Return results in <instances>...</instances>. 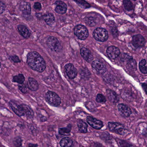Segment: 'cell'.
Wrapping results in <instances>:
<instances>
[{"label":"cell","instance_id":"1","mask_svg":"<svg viewBox=\"0 0 147 147\" xmlns=\"http://www.w3.org/2000/svg\"><path fill=\"white\" fill-rule=\"evenodd\" d=\"M27 63L32 69L42 72L46 68L45 62L41 56L35 51L30 52L27 55Z\"/></svg>","mask_w":147,"mask_h":147},{"label":"cell","instance_id":"2","mask_svg":"<svg viewBox=\"0 0 147 147\" xmlns=\"http://www.w3.org/2000/svg\"><path fill=\"white\" fill-rule=\"evenodd\" d=\"M108 126L110 130L112 132L121 135H124L127 133V130L122 124L118 122H109Z\"/></svg>","mask_w":147,"mask_h":147},{"label":"cell","instance_id":"3","mask_svg":"<svg viewBox=\"0 0 147 147\" xmlns=\"http://www.w3.org/2000/svg\"><path fill=\"white\" fill-rule=\"evenodd\" d=\"M93 36L96 40L101 42H104L108 39L109 34L108 32L105 29L98 28L94 31Z\"/></svg>","mask_w":147,"mask_h":147},{"label":"cell","instance_id":"4","mask_svg":"<svg viewBox=\"0 0 147 147\" xmlns=\"http://www.w3.org/2000/svg\"><path fill=\"white\" fill-rule=\"evenodd\" d=\"M46 99L49 103L53 106H59L61 103V100L59 95L52 91H48L46 93Z\"/></svg>","mask_w":147,"mask_h":147},{"label":"cell","instance_id":"5","mask_svg":"<svg viewBox=\"0 0 147 147\" xmlns=\"http://www.w3.org/2000/svg\"><path fill=\"white\" fill-rule=\"evenodd\" d=\"M9 105L13 112L18 116L22 117L25 116L24 104L19 105L14 100H11L9 102Z\"/></svg>","mask_w":147,"mask_h":147},{"label":"cell","instance_id":"6","mask_svg":"<svg viewBox=\"0 0 147 147\" xmlns=\"http://www.w3.org/2000/svg\"><path fill=\"white\" fill-rule=\"evenodd\" d=\"M75 35L79 39L84 40L86 39L89 35L88 31L87 28L82 25H78L74 29Z\"/></svg>","mask_w":147,"mask_h":147},{"label":"cell","instance_id":"7","mask_svg":"<svg viewBox=\"0 0 147 147\" xmlns=\"http://www.w3.org/2000/svg\"><path fill=\"white\" fill-rule=\"evenodd\" d=\"M47 44L49 48L55 52H58L61 49V46L56 38L50 37L47 40Z\"/></svg>","mask_w":147,"mask_h":147},{"label":"cell","instance_id":"8","mask_svg":"<svg viewBox=\"0 0 147 147\" xmlns=\"http://www.w3.org/2000/svg\"><path fill=\"white\" fill-rule=\"evenodd\" d=\"M93 68L99 74H103L106 72L107 69L105 64L99 60H95L92 63Z\"/></svg>","mask_w":147,"mask_h":147},{"label":"cell","instance_id":"9","mask_svg":"<svg viewBox=\"0 0 147 147\" xmlns=\"http://www.w3.org/2000/svg\"><path fill=\"white\" fill-rule=\"evenodd\" d=\"M87 122L92 127L96 129H101L103 126V122L99 120H97L92 117H87Z\"/></svg>","mask_w":147,"mask_h":147},{"label":"cell","instance_id":"10","mask_svg":"<svg viewBox=\"0 0 147 147\" xmlns=\"http://www.w3.org/2000/svg\"><path fill=\"white\" fill-rule=\"evenodd\" d=\"M68 76L71 79H74L77 75L76 69L72 64H68L65 67Z\"/></svg>","mask_w":147,"mask_h":147},{"label":"cell","instance_id":"11","mask_svg":"<svg viewBox=\"0 0 147 147\" xmlns=\"http://www.w3.org/2000/svg\"><path fill=\"white\" fill-rule=\"evenodd\" d=\"M106 52L108 56L111 59H116L120 54L119 49L115 46H111L108 47Z\"/></svg>","mask_w":147,"mask_h":147},{"label":"cell","instance_id":"12","mask_svg":"<svg viewBox=\"0 0 147 147\" xmlns=\"http://www.w3.org/2000/svg\"><path fill=\"white\" fill-rule=\"evenodd\" d=\"M145 39L140 34H136L133 36L132 38V44L137 47H142L145 44Z\"/></svg>","mask_w":147,"mask_h":147},{"label":"cell","instance_id":"13","mask_svg":"<svg viewBox=\"0 0 147 147\" xmlns=\"http://www.w3.org/2000/svg\"><path fill=\"white\" fill-rule=\"evenodd\" d=\"M118 110L120 111L122 115L124 117H128L131 114V110L128 106L124 104H120L118 105Z\"/></svg>","mask_w":147,"mask_h":147},{"label":"cell","instance_id":"14","mask_svg":"<svg viewBox=\"0 0 147 147\" xmlns=\"http://www.w3.org/2000/svg\"><path fill=\"white\" fill-rule=\"evenodd\" d=\"M56 6L55 11L59 14H63L66 13L67 9L66 4L62 1H56L55 3Z\"/></svg>","mask_w":147,"mask_h":147},{"label":"cell","instance_id":"15","mask_svg":"<svg viewBox=\"0 0 147 147\" xmlns=\"http://www.w3.org/2000/svg\"><path fill=\"white\" fill-rule=\"evenodd\" d=\"M81 54L83 59L88 62H90L93 60V56L90 50L85 47L81 50Z\"/></svg>","mask_w":147,"mask_h":147},{"label":"cell","instance_id":"16","mask_svg":"<svg viewBox=\"0 0 147 147\" xmlns=\"http://www.w3.org/2000/svg\"><path fill=\"white\" fill-rule=\"evenodd\" d=\"M20 10L24 15L28 16L31 13V7L30 4L26 1H22L20 4Z\"/></svg>","mask_w":147,"mask_h":147},{"label":"cell","instance_id":"17","mask_svg":"<svg viewBox=\"0 0 147 147\" xmlns=\"http://www.w3.org/2000/svg\"><path fill=\"white\" fill-rule=\"evenodd\" d=\"M17 28L19 34L24 38H28L30 37L31 33L26 27L22 24H19Z\"/></svg>","mask_w":147,"mask_h":147},{"label":"cell","instance_id":"18","mask_svg":"<svg viewBox=\"0 0 147 147\" xmlns=\"http://www.w3.org/2000/svg\"><path fill=\"white\" fill-rule=\"evenodd\" d=\"M28 87L32 91H37L38 89L39 86L37 81L32 77L28 78L27 82Z\"/></svg>","mask_w":147,"mask_h":147},{"label":"cell","instance_id":"19","mask_svg":"<svg viewBox=\"0 0 147 147\" xmlns=\"http://www.w3.org/2000/svg\"><path fill=\"white\" fill-rule=\"evenodd\" d=\"M106 93H107V96L111 102L114 103H116L118 102L119 99L117 95L115 92L112 90L109 89V90H107Z\"/></svg>","mask_w":147,"mask_h":147},{"label":"cell","instance_id":"20","mask_svg":"<svg viewBox=\"0 0 147 147\" xmlns=\"http://www.w3.org/2000/svg\"><path fill=\"white\" fill-rule=\"evenodd\" d=\"M60 145L61 147H71L73 145V142L69 138H64L61 140Z\"/></svg>","mask_w":147,"mask_h":147},{"label":"cell","instance_id":"21","mask_svg":"<svg viewBox=\"0 0 147 147\" xmlns=\"http://www.w3.org/2000/svg\"><path fill=\"white\" fill-rule=\"evenodd\" d=\"M44 19L46 23L50 26H51L55 22V18L51 13H48L44 16Z\"/></svg>","mask_w":147,"mask_h":147},{"label":"cell","instance_id":"22","mask_svg":"<svg viewBox=\"0 0 147 147\" xmlns=\"http://www.w3.org/2000/svg\"><path fill=\"white\" fill-rule=\"evenodd\" d=\"M77 126L81 133H86L87 131V125L83 121H79L77 122Z\"/></svg>","mask_w":147,"mask_h":147},{"label":"cell","instance_id":"23","mask_svg":"<svg viewBox=\"0 0 147 147\" xmlns=\"http://www.w3.org/2000/svg\"><path fill=\"white\" fill-rule=\"evenodd\" d=\"M25 78L23 74H19L17 75L14 76L13 77V82L15 83H17L19 84H23L24 82Z\"/></svg>","mask_w":147,"mask_h":147},{"label":"cell","instance_id":"24","mask_svg":"<svg viewBox=\"0 0 147 147\" xmlns=\"http://www.w3.org/2000/svg\"><path fill=\"white\" fill-rule=\"evenodd\" d=\"M25 116L28 118H32L34 117V112L32 110L28 105L24 104Z\"/></svg>","mask_w":147,"mask_h":147},{"label":"cell","instance_id":"25","mask_svg":"<svg viewBox=\"0 0 147 147\" xmlns=\"http://www.w3.org/2000/svg\"><path fill=\"white\" fill-rule=\"evenodd\" d=\"M146 63L147 62L146 60L143 59L139 62V67L140 71L142 73L144 74H147V66H146Z\"/></svg>","mask_w":147,"mask_h":147},{"label":"cell","instance_id":"26","mask_svg":"<svg viewBox=\"0 0 147 147\" xmlns=\"http://www.w3.org/2000/svg\"><path fill=\"white\" fill-rule=\"evenodd\" d=\"M125 9L128 11H132L133 9V5L130 0H124L123 1Z\"/></svg>","mask_w":147,"mask_h":147},{"label":"cell","instance_id":"27","mask_svg":"<svg viewBox=\"0 0 147 147\" xmlns=\"http://www.w3.org/2000/svg\"><path fill=\"white\" fill-rule=\"evenodd\" d=\"M81 7L83 8H89L90 5L84 0H75Z\"/></svg>","mask_w":147,"mask_h":147},{"label":"cell","instance_id":"28","mask_svg":"<svg viewBox=\"0 0 147 147\" xmlns=\"http://www.w3.org/2000/svg\"><path fill=\"white\" fill-rule=\"evenodd\" d=\"M71 131V129L68 128H61L59 129V133L61 135H67Z\"/></svg>","mask_w":147,"mask_h":147},{"label":"cell","instance_id":"29","mask_svg":"<svg viewBox=\"0 0 147 147\" xmlns=\"http://www.w3.org/2000/svg\"><path fill=\"white\" fill-rule=\"evenodd\" d=\"M96 101L98 103H104L106 102V99L103 95L99 94L96 96Z\"/></svg>","mask_w":147,"mask_h":147},{"label":"cell","instance_id":"30","mask_svg":"<svg viewBox=\"0 0 147 147\" xmlns=\"http://www.w3.org/2000/svg\"><path fill=\"white\" fill-rule=\"evenodd\" d=\"M27 85L25 83L20 84L19 85V89L20 91L23 93H27Z\"/></svg>","mask_w":147,"mask_h":147},{"label":"cell","instance_id":"31","mask_svg":"<svg viewBox=\"0 0 147 147\" xmlns=\"http://www.w3.org/2000/svg\"><path fill=\"white\" fill-rule=\"evenodd\" d=\"M80 73H81L82 76L84 77H87L90 75V74H89V72L88 69H86L85 68L82 69L81 70V72H80Z\"/></svg>","mask_w":147,"mask_h":147},{"label":"cell","instance_id":"32","mask_svg":"<svg viewBox=\"0 0 147 147\" xmlns=\"http://www.w3.org/2000/svg\"><path fill=\"white\" fill-rule=\"evenodd\" d=\"M10 59L14 63H19L21 62L18 56L17 55L11 56Z\"/></svg>","mask_w":147,"mask_h":147},{"label":"cell","instance_id":"33","mask_svg":"<svg viewBox=\"0 0 147 147\" xmlns=\"http://www.w3.org/2000/svg\"><path fill=\"white\" fill-rule=\"evenodd\" d=\"M5 5L4 2L0 0V14H2L5 10Z\"/></svg>","mask_w":147,"mask_h":147},{"label":"cell","instance_id":"34","mask_svg":"<svg viewBox=\"0 0 147 147\" xmlns=\"http://www.w3.org/2000/svg\"><path fill=\"white\" fill-rule=\"evenodd\" d=\"M86 23L88 24L89 26H94L95 24L94 20L92 18H87V20H86Z\"/></svg>","mask_w":147,"mask_h":147},{"label":"cell","instance_id":"35","mask_svg":"<svg viewBox=\"0 0 147 147\" xmlns=\"http://www.w3.org/2000/svg\"><path fill=\"white\" fill-rule=\"evenodd\" d=\"M120 144L121 147H130V144L126 141H121L120 142Z\"/></svg>","mask_w":147,"mask_h":147},{"label":"cell","instance_id":"36","mask_svg":"<svg viewBox=\"0 0 147 147\" xmlns=\"http://www.w3.org/2000/svg\"><path fill=\"white\" fill-rule=\"evenodd\" d=\"M34 9H36V10L40 11V10H41V4L39 3V2H36V3H35V4H34Z\"/></svg>","mask_w":147,"mask_h":147},{"label":"cell","instance_id":"37","mask_svg":"<svg viewBox=\"0 0 147 147\" xmlns=\"http://www.w3.org/2000/svg\"><path fill=\"white\" fill-rule=\"evenodd\" d=\"M142 87L145 92L147 93V84H145V83L143 84Z\"/></svg>","mask_w":147,"mask_h":147},{"label":"cell","instance_id":"38","mask_svg":"<svg viewBox=\"0 0 147 147\" xmlns=\"http://www.w3.org/2000/svg\"><path fill=\"white\" fill-rule=\"evenodd\" d=\"M1 63L0 62V68H1Z\"/></svg>","mask_w":147,"mask_h":147},{"label":"cell","instance_id":"39","mask_svg":"<svg viewBox=\"0 0 147 147\" xmlns=\"http://www.w3.org/2000/svg\"><path fill=\"white\" fill-rule=\"evenodd\" d=\"M132 1H136V0H132Z\"/></svg>","mask_w":147,"mask_h":147},{"label":"cell","instance_id":"40","mask_svg":"<svg viewBox=\"0 0 147 147\" xmlns=\"http://www.w3.org/2000/svg\"><path fill=\"white\" fill-rule=\"evenodd\" d=\"M0 99H1V97H0Z\"/></svg>","mask_w":147,"mask_h":147}]
</instances>
